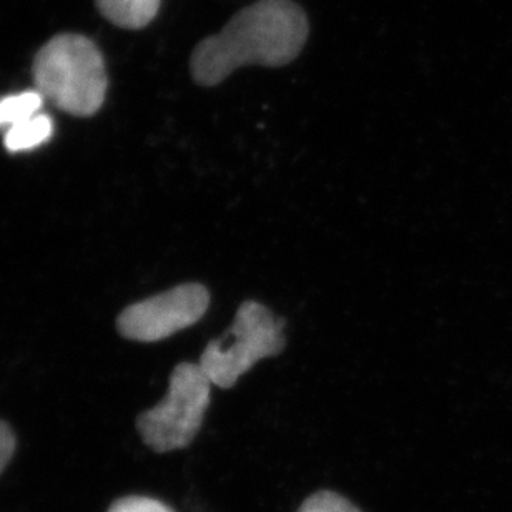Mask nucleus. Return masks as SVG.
<instances>
[{
	"mask_svg": "<svg viewBox=\"0 0 512 512\" xmlns=\"http://www.w3.org/2000/svg\"><path fill=\"white\" fill-rule=\"evenodd\" d=\"M310 22L293 0H258L238 10L218 34L195 47L192 77L202 87H215L245 65L285 67L305 49Z\"/></svg>",
	"mask_w": 512,
	"mask_h": 512,
	"instance_id": "f257e3e1",
	"label": "nucleus"
},
{
	"mask_svg": "<svg viewBox=\"0 0 512 512\" xmlns=\"http://www.w3.org/2000/svg\"><path fill=\"white\" fill-rule=\"evenodd\" d=\"M34 79L45 100L75 117L97 114L109 85L100 50L75 34L57 35L39 50Z\"/></svg>",
	"mask_w": 512,
	"mask_h": 512,
	"instance_id": "f03ea898",
	"label": "nucleus"
},
{
	"mask_svg": "<svg viewBox=\"0 0 512 512\" xmlns=\"http://www.w3.org/2000/svg\"><path fill=\"white\" fill-rule=\"evenodd\" d=\"M285 320L255 300L243 301L227 335L208 343L200 366L212 384L230 389L258 361L285 350Z\"/></svg>",
	"mask_w": 512,
	"mask_h": 512,
	"instance_id": "7ed1b4c3",
	"label": "nucleus"
},
{
	"mask_svg": "<svg viewBox=\"0 0 512 512\" xmlns=\"http://www.w3.org/2000/svg\"><path fill=\"white\" fill-rule=\"evenodd\" d=\"M212 386L200 363L175 366L167 396L155 408L138 416L137 428L143 443L155 453H170L190 446L202 429Z\"/></svg>",
	"mask_w": 512,
	"mask_h": 512,
	"instance_id": "20e7f679",
	"label": "nucleus"
},
{
	"mask_svg": "<svg viewBox=\"0 0 512 512\" xmlns=\"http://www.w3.org/2000/svg\"><path fill=\"white\" fill-rule=\"evenodd\" d=\"M208 306L210 291L200 283H185L128 306L119 316L117 328L128 340L155 343L195 325Z\"/></svg>",
	"mask_w": 512,
	"mask_h": 512,
	"instance_id": "39448f33",
	"label": "nucleus"
},
{
	"mask_svg": "<svg viewBox=\"0 0 512 512\" xmlns=\"http://www.w3.org/2000/svg\"><path fill=\"white\" fill-rule=\"evenodd\" d=\"M162 0H97L100 12L124 29L147 27L160 10Z\"/></svg>",
	"mask_w": 512,
	"mask_h": 512,
	"instance_id": "423d86ee",
	"label": "nucleus"
},
{
	"mask_svg": "<svg viewBox=\"0 0 512 512\" xmlns=\"http://www.w3.org/2000/svg\"><path fill=\"white\" fill-rule=\"evenodd\" d=\"M54 133V122L49 115L39 114L22 124L5 130L4 145L9 152H27L49 142Z\"/></svg>",
	"mask_w": 512,
	"mask_h": 512,
	"instance_id": "0eeeda50",
	"label": "nucleus"
},
{
	"mask_svg": "<svg viewBox=\"0 0 512 512\" xmlns=\"http://www.w3.org/2000/svg\"><path fill=\"white\" fill-rule=\"evenodd\" d=\"M44 100V95L40 94L39 90L5 95L0 99V128L7 130L39 115Z\"/></svg>",
	"mask_w": 512,
	"mask_h": 512,
	"instance_id": "6e6552de",
	"label": "nucleus"
},
{
	"mask_svg": "<svg viewBox=\"0 0 512 512\" xmlns=\"http://www.w3.org/2000/svg\"><path fill=\"white\" fill-rule=\"evenodd\" d=\"M298 512H361L356 508L355 504H351L348 499L343 498L340 494L331 493V491H320L305 503L301 504Z\"/></svg>",
	"mask_w": 512,
	"mask_h": 512,
	"instance_id": "1a4fd4ad",
	"label": "nucleus"
},
{
	"mask_svg": "<svg viewBox=\"0 0 512 512\" xmlns=\"http://www.w3.org/2000/svg\"><path fill=\"white\" fill-rule=\"evenodd\" d=\"M107 512H175L170 506L158 499L145 498V496H128L119 499L110 506Z\"/></svg>",
	"mask_w": 512,
	"mask_h": 512,
	"instance_id": "9d476101",
	"label": "nucleus"
},
{
	"mask_svg": "<svg viewBox=\"0 0 512 512\" xmlns=\"http://www.w3.org/2000/svg\"><path fill=\"white\" fill-rule=\"evenodd\" d=\"M15 436L7 424L0 421V474L14 456Z\"/></svg>",
	"mask_w": 512,
	"mask_h": 512,
	"instance_id": "9b49d317",
	"label": "nucleus"
}]
</instances>
